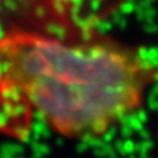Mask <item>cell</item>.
Wrapping results in <instances>:
<instances>
[{"label":"cell","mask_w":158,"mask_h":158,"mask_svg":"<svg viewBox=\"0 0 158 158\" xmlns=\"http://www.w3.org/2000/svg\"><path fill=\"white\" fill-rule=\"evenodd\" d=\"M156 66L110 40H61L31 31L0 39V84L56 133L97 137L139 110Z\"/></svg>","instance_id":"6da1fadb"}]
</instances>
